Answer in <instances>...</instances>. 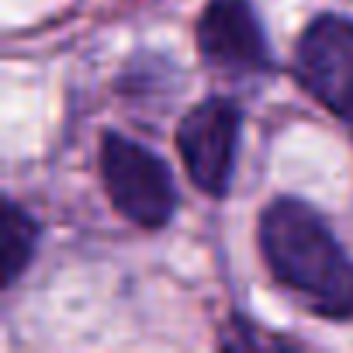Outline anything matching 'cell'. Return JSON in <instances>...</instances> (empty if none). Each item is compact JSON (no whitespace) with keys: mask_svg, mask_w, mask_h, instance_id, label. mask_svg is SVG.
<instances>
[{"mask_svg":"<svg viewBox=\"0 0 353 353\" xmlns=\"http://www.w3.org/2000/svg\"><path fill=\"white\" fill-rule=\"evenodd\" d=\"M260 250L270 274L315 315L353 319V260L312 205L270 201L260 215Z\"/></svg>","mask_w":353,"mask_h":353,"instance_id":"6da1fadb","label":"cell"},{"mask_svg":"<svg viewBox=\"0 0 353 353\" xmlns=\"http://www.w3.org/2000/svg\"><path fill=\"white\" fill-rule=\"evenodd\" d=\"M101 173H104L111 205L128 222L142 229H163L173 219L176 188L166 163L152 149L118 132H108L101 139Z\"/></svg>","mask_w":353,"mask_h":353,"instance_id":"7a4b0ae2","label":"cell"},{"mask_svg":"<svg viewBox=\"0 0 353 353\" xmlns=\"http://www.w3.org/2000/svg\"><path fill=\"white\" fill-rule=\"evenodd\" d=\"M243 111L229 97H208L191 108L176 128V152L184 159V170L212 198H225L236 170Z\"/></svg>","mask_w":353,"mask_h":353,"instance_id":"3957f363","label":"cell"},{"mask_svg":"<svg viewBox=\"0 0 353 353\" xmlns=\"http://www.w3.org/2000/svg\"><path fill=\"white\" fill-rule=\"evenodd\" d=\"M294 80L336 118L353 125V21L315 18L294 49Z\"/></svg>","mask_w":353,"mask_h":353,"instance_id":"277c9868","label":"cell"},{"mask_svg":"<svg viewBox=\"0 0 353 353\" xmlns=\"http://www.w3.org/2000/svg\"><path fill=\"white\" fill-rule=\"evenodd\" d=\"M201 56L225 73L270 70V46L250 0H208L198 21Z\"/></svg>","mask_w":353,"mask_h":353,"instance_id":"5b68a950","label":"cell"},{"mask_svg":"<svg viewBox=\"0 0 353 353\" xmlns=\"http://www.w3.org/2000/svg\"><path fill=\"white\" fill-rule=\"evenodd\" d=\"M39 246V222L14 201L4 205L0 215V270H4V288H14V281L28 270Z\"/></svg>","mask_w":353,"mask_h":353,"instance_id":"8992f818","label":"cell"}]
</instances>
